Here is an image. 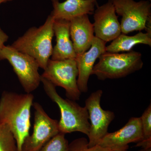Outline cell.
<instances>
[{
	"instance_id": "1",
	"label": "cell",
	"mask_w": 151,
	"mask_h": 151,
	"mask_svg": "<svg viewBox=\"0 0 151 151\" xmlns=\"http://www.w3.org/2000/svg\"><path fill=\"white\" fill-rule=\"evenodd\" d=\"M34 98L31 93L6 91L3 92L0 98V124L9 127L16 141L18 151H22L25 140L29 135Z\"/></svg>"
},
{
	"instance_id": "2",
	"label": "cell",
	"mask_w": 151,
	"mask_h": 151,
	"mask_svg": "<svg viewBox=\"0 0 151 151\" xmlns=\"http://www.w3.org/2000/svg\"><path fill=\"white\" fill-rule=\"evenodd\" d=\"M54 20L50 15L43 25L30 28L11 45L18 51L32 57L44 70L52 54Z\"/></svg>"
},
{
	"instance_id": "3",
	"label": "cell",
	"mask_w": 151,
	"mask_h": 151,
	"mask_svg": "<svg viewBox=\"0 0 151 151\" xmlns=\"http://www.w3.org/2000/svg\"><path fill=\"white\" fill-rule=\"evenodd\" d=\"M41 82L47 95L59 107L60 113L58 122L59 132L65 134L79 132L88 136L90 124L85 106L81 107L75 101L63 98L57 92L55 86L42 76Z\"/></svg>"
},
{
	"instance_id": "4",
	"label": "cell",
	"mask_w": 151,
	"mask_h": 151,
	"mask_svg": "<svg viewBox=\"0 0 151 151\" xmlns=\"http://www.w3.org/2000/svg\"><path fill=\"white\" fill-rule=\"evenodd\" d=\"M99 58L92 75L102 81L126 77L141 70L144 65L141 53L133 50L122 53L105 52Z\"/></svg>"
},
{
	"instance_id": "5",
	"label": "cell",
	"mask_w": 151,
	"mask_h": 151,
	"mask_svg": "<svg viewBox=\"0 0 151 151\" xmlns=\"http://www.w3.org/2000/svg\"><path fill=\"white\" fill-rule=\"evenodd\" d=\"M6 60L12 66L19 81L26 93L37 89L41 82L39 65L28 55L18 51L11 45L4 46L0 50V60Z\"/></svg>"
},
{
	"instance_id": "6",
	"label": "cell",
	"mask_w": 151,
	"mask_h": 151,
	"mask_svg": "<svg viewBox=\"0 0 151 151\" xmlns=\"http://www.w3.org/2000/svg\"><path fill=\"white\" fill-rule=\"evenodd\" d=\"M41 76L56 87L65 89L68 99L79 100L81 92L77 85L78 70L75 58L61 60L50 59Z\"/></svg>"
},
{
	"instance_id": "7",
	"label": "cell",
	"mask_w": 151,
	"mask_h": 151,
	"mask_svg": "<svg viewBox=\"0 0 151 151\" xmlns=\"http://www.w3.org/2000/svg\"><path fill=\"white\" fill-rule=\"evenodd\" d=\"M116 13L122 17V33L145 29L147 20L151 17V3L147 0H111Z\"/></svg>"
},
{
	"instance_id": "8",
	"label": "cell",
	"mask_w": 151,
	"mask_h": 151,
	"mask_svg": "<svg viewBox=\"0 0 151 151\" xmlns=\"http://www.w3.org/2000/svg\"><path fill=\"white\" fill-rule=\"evenodd\" d=\"M103 92L101 89L92 92L85 100L90 121L88 137V146L92 147L98 145L102 138L108 133V129L115 118L112 111L103 110L100 105Z\"/></svg>"
},
{
	"instance_id": "9",
	"label": "cell",
	"mask_w": 151,
	"mask_h": 151,
	"mask_svg": "<svg viewBox=\"0 0 151 151\" xmlns=\"http://www.w3.org/2000/svg\"><path fill=\"white\" fill-rule=\"evenodd\" d=\"M32 107L35 110L33 132L25 140L22 151H39L60 132L58 121L50 117L40 104L35 102Z\"/></svg>"
},
{
	"instance_id": "10",
	"label": "cell",
	"mask_w": 151,
	"mask_h": 151,
	"mask_svg": "<svg viewBox=\"0 0 151 151\" xmlns=\"http://www.w3.org/2000/svg\"><path fill=\"white\" fill-rule=\"evenodd\" d=\"M94 19L95 36L105 42L113 41L122 33L121 24L111 0L97 7Z\"/></svg>"
},
{
	"instance_id": "11",
	"label": "cell",
	"mask_w": 151,
	"mask_h": 151,
	"mask_svg": "<svg viewBox=\"0 0 151 151\" xmlns=\"http://www.w3.org/2000/svg\"><path fill=\"white\" fill-rule=\"evenodd\" d=\"M106 44L95 36L88 50L76 55L75 59L78 70L77 85L81 93L88 91V81L94 63L97 58L106 52Z\"/></svg>"
},
{
	"instance_id": "12",
	"label": "cell",
	"mask_w": 151,
	"mask_h": 151,
	"mask_svg": "<svg viewBox=\"0 0 151 151\" xmlns=\"http://www.w3.org/2000/svg\"><path fill=\"white\" fill-rule=\"evenodd\" d=\"M143 139L140 117H132L120 129L107 133L98 145L106 147L121 148L130 143L139 142Z\"/></svg>"
},
{
	"instance_id": "13",
	"label": "cell",
	"mask_w": 151,
	"mask_h": 151,
	"mask_svg": "<svg viewBox=\"0 0 151 151\" xmlns=\"http://www.w3.org/2000/svg\"><path fill=\"white\" fill-rule=\"evenodd\" d=\"M51 2L53 10L50 15L53 19L70 21L76 17L94 14L97 0H66L63 2L51 0Z\"/></svg>"
},
{
	"instance_id": "14",
	"label": "cell",
	"mask_w": 151,
	"mask_h": 151,
	"mask_svg": "<svg viewBox=\"0 0 151 151\" xmlns=\"http://www.w3.org/2000/svg\"><path fill=\"white\" fill-rule=\"evenodd\" d=\"M70 33L76 55L82 54L91 47L94 39L93 24L88 15L76 17L70 21Z\"/></svg>"
},
{
	"instance_id": "15",
	"label": "cell",
	"mask_w": 151,
	"mask_h": 151,
	"mask_svg": "<svg viewBox=\"0 0 151 151\" xmlns=\"http://www.w3.org/2000/svg\"><path fill=\"white\" fill-rule=\"evenodd\" d=\"M70 21L54 19L53 29L56 45L52 50L51 60H61L76 58L77 55L70 39Z\"/></svg>"
},
{
	"instance_id": "16",
	"label": "cell",
	"mask_w": 151,
	"mask_h": 151,
	"mask_svg": "<svg viewBox=\"0 0 151 151\" xmlns=\"http://www.w3.org/2000/svg\"><path fill=\"white\" fill-rule=\"evenodd\" d=\"M144 44L151 46V35L140 32L133 36H127L121 33L109 45L106 46V52L119 53L129 52L135 45Z\"/></svg>"
},
{
	"instance_id": "17",
	"label": "cell",
	"mask_w": 151,
	"mask_h": 151,
	"mask_svg": "<svg viewBox=\"0 0 151 151\" xmlns=\"http://www.w3.org/2000/svg\"><path fill=\"white\" fill-rule=\"evenodd\" d=\"M129 146L121 148L103 147L99 145L89 147L88 140L81 137L76 139L69 144V151H128Z\"/></svg>"
},
{
	"instance_id": "18",
	"label": "cell",
	"mask_w": 151,
	"mask_h": 151,
	"mask_svg": "<svg viewBox=\"0 0 151 151\" xmlns=\"http://www.w3.org/2000/svg\"><path fill=\"white\" fill-rule=\"evenodd\" d=\"M143 139L136 147L145 149L151 147V105L145 110L140 117Z\"/></svg>"
},
{
	"instance_id": "19",
	"label": "cell",
	"mask_w": 151,
	"mask_h": 151,
	"mask_svg": "<svg viewBox=\"0 0 151 151\" xmlns=\"http://www.w3.org/2000/svg\"><path fill=\"white\" fill-rule=\"evenodd\" d=\"M0 151H18L13 134L5 124H0Z\"/></svg>"
},
{
	"instance_id": "20",
	"label": "cell",
	"mask_w": 151,
	"mask_h": 151,
	"mask_svg": "<svg viewBox=\"0 0 151 151\" xmlns=\"http://www.w3.org/2000/svg\"><path fill=\"white\" fill-rule=\"evenodd\" d=\"M69 144L65 134L59 132L48 141L39 151H69Z\"/></svg>"
},
{
	"instance_id": "21",
	"label": "cell",
	"mask_w": 151,
	"mask_h": 151,
	"mask_svg": "<svg viewBox=\"0 0 151 151\" xmlns=\"http://www.w3.org/2000/svg\"><path fill=\"white\" fill-rule=\"evenodd\" d=\"M9 36L0 27V50L4 46V43L8 40Z\"/></svg>"
},
{
	"instance_id": "22",
	"label": "cell",
	"mask_w": 151,
	"mask_h": 151,
	"mask_svg": "<svg viewBox=\"0 0 151 151\" xmlns=\"http://www.w3.org/2000/svg\"><path fill=\"white\" fill-rule=\"evenodd\" d=\"M11 1H12V0H0V5L2 4V3L6 2Z\"/></svg>"
},
{
	"instance_id": "23",
	"label": "cell",
	"mask_w": 151,
	"mask_h": 151,
	"mask_svg": "<svg viewBox=\"0 0 151 151\" xmlns=\"http://www.w3.org/2000/svg\"><path fill=\"white\" fill-rule=\"evenodd\" d=\"M143 151H151V147L148 148L143 149Z\"/></svg>"
},
{
	"instance_id": "24",
	"label": "cell",
	"mask_w": 151,
	"mask_h": 151,
	"mask_svg": "<svg viewBox=\"0 0 151 151\" xmlns=\"http://www.w3.org/2000/svg\"><path fill=\"white\" fill-rule=\"evenodd\" d=\"M139 151H143V149H142V150H139Z\"/></svg>"
},
{
	"instance_id": "25",
	"label": "cell",
	"mask_w": 151,
	"mask_h": 151,
	"mask_svg": "<svg viewBox=\"0 0 151 151\" xmlns=\"http://www.w3.org/2000/svg\"><path fill=\"white\" fill-rule=\"evenodd\" d=\"M147 1H149L151 2V0H147Z\"/></svg>"
}]
</instances>
